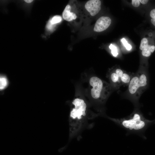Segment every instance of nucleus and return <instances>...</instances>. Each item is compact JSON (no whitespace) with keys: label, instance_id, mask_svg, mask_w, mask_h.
Here are the masks:
<instances>
[{"label":"nucleus","instance_id":"1","mask_svg":"<svg viewBox=\"0 0 155 155\" xmlns=\"http://www.w3.org/2000/svg\"><path fill=\"white\" fill-rule=\"evenodd\" d=\"M88 108L82 98L77 97L73 100L69 119V141L80 135L86 127L89 120L98 116L91 114Z\"/></svg>","mask_w":155,"mask_h":155},{"label":"nucleus","instance_id":"2","mask_svg":"<svg viewBox=\"0 0 155 155\" xmlns=\"http://www.w3.org/2000/svg\"><path fill=\"white\" fill-rule=\"evenodd\" d=\"M104 116L125 129L127 131V135L135 134L144 138H145L144 132L152 122L146 119L137 109L129 115L123 118L117 119Z\"/></svg>","mask_w":155,"mask_h":155},{"label":"nucleus","instance_id":"3","mask_svg":"<svg viewBox=\"0 0 155 155\" xmlns=\"http://www.w3.org/2000/svg\"><path fill=\"white\" fill-rule=\"evenodd\" d=\"M89 84L90 95L92 100L99 104L105 103L111 91L109 84L95 76L90 78Z\"/></svg>","mask_w":155,"mask_h":155},{"label":"nucleus","instance_id":"4","mask_svg":"<svg viewBox=\"0 0 155 155\" xmlns=\"http://www.w3.org/2000/svg\"><path fill=\"white\" fill-rule=\"evenodd\" d=\"M140 49L142 51L143 56L148 57L155 50V45L154 44H149L148 39L144 38L141 41Z\"/></svg>","mask_w":155,"mask_h":155},{"label":"nucleus","instance_id":"5","mask_svg":"<svg viewBox=\"0 0 155 155\" xmlns=\"http://www.w3.org/2000/svg\"><path fill=\"white\" fill-rule=\"evenodd\" d=\"M101 4V2L99 0H90L86 3L85 7L91 16H94L100 10Z\"/></svg>","mask_w":155,"mask_h":155},{"label":"nucleus","instance_id":"6","mask_svg":"<svg viewBox=\"0 0 155 155\" xmlns=\"http://www.w3.org/2000/svg\"><path fill=\"white\" fill-rule=\"evenodd\" d=\"M111 20L108 17H100L96 21L94 28V31L97 32L103 31L107 29L111 23Z\"/></svg>","mask_w":155,"mask_h":155},{"label":"nucleus","instance_id":"7","mask_svg":"<svg viewBox=\"0 0 155 155\" xmlns=\"http://www.w3.org/2000/svg\"><path fill=\"white\" fill-rule=\"evenodd\" d=\"M140 89L139 76H134L130 82L128 86L129 91L131 94L135 95Z\"/></svg>","mask_w":155,"mask_h":155},{"label":"nucleus","instance_id":"8","mask_svg":"<svg viewBox=\"0 0 155 155\" xmlns=\"http://www.w3.org/2000/svg\"><path fill=\"white\" fill-rule=\"evenodd\" d=\"M71 8L70 5H67L62 13L63 18L67 21H71L73 20H75L77 17L75 13L70 11Z\"/></svg>","mask_w":155,"mask_h":155},{"label":"nucleus","instance_id":"9","mask_svg":"<svg viewBox=\"0 0 155 155\" xmlns=\"http://www.w3.org/2000/svg\"><path fill=\"white\" fill-rule=\"evenodd\" d=\"M140 89L146 87L148 84V80L147 75L146 74L142 73L139 76Z\"/></svg>","mask_w":155,"mask_h":155},{"label":"nucleus","instance_id":"10","mask_svg":"<svg viewBox=\"0 0 155 155\" xmlns=\"http://www.w3.org/2000/svg\"><path fill=\"white\" fill-rule=\"evenodd\" d=\"M8 80L5 76H1L0 78V89L3 90L4 89L8 84Z\"/></svg>","mask_w":155,"mask_h":155},{"label":"nucleus","instance_id":"11","mask_svg":"<svg viewBox=\"0 0 155 155\" xmlns=\"http://www.w3.org/2000/svg\"><path fill=\"white\" fill-rule=\"evenodd\" d=\"M120 79L123 83L127 84L130 82V77L128 74L125 73H123L120 78Z\"/></svg>","mask_w":155,"mask_h":155},{"label":"nucleus","instance_id":"12","mask_svg":"<svg viewBox=\"0 0 155 155\" xmlns=\"http://www.w3.org/2000/svg\"><path fill=\"white\" fill-rule=\"evenodd\" d=\"M50 20L51 23L53 24H54L61 22L62 20V18L60 16L57 15L53 17Z\"/></svg>","mask_w":155,"mask_h":155},{"label":"nucleus","instance_id":"13","mask_svg":"<svg viewBox=\"0 0 155 155\" xmlns=\"http://www.w3.org/2000/svg\"><path fill=\"white\" fill-rule=\"evenodd\" d=\"M109 47L111 50V53L114 57H116L118 54L117 47L115 45L111 44Z\"/></svg>","mask_w":155,"mask_h":155},{"label":"nucleus","instance_id":"14","mask_svg":"<svg viewBox=\"0 0 155 155\" xmlns=\"http://www.w3.org/2000/svg\"><path fill=\"white\" fill-rule=\"evenodd\" d=\"M111 79L112 82L115 83L118 82L120 79L115 72H113L111 74Z\"/></svg>","mask_w":155,"mask_h":155},{"label":"nucleus","instance_id":"15","mask_svg":"<svg viewBox=\"0 0 155 155\" xmlns=\"http://www.w3.org/2000/svg\"><path fill=\"white\" fill-rule=\"evenodd\" d=\"M150 15L151 18V22L155 26V8L153 9L150 11Z\"/></svg>","mask_w":155,"mask_h":155},{"label":"nucleus","instance_id":"16","mask_svg":"<svg viewBox=\"0 0 155 155\" xmlns=\"http://www.w3.org/2000/svg\"><path fill=\"white\" fill-rule=\"evenodd\" d=\"M121 41L127 50H130L132 48L131 46L128 43L127 41L125 38H122Z\"/></svg>","mask_w":155,"mask_h":155},{"label":"nucleus","instance_id":"17","mask_svg":"<svg viewBox=\"0 0 155 155\" xmlns=\"http://www.w3.org/2000/svg\"><path fill=\"white\" fill-rule=\"evenodd\" d=\"M53 25L51 23V20H49L46 25L47 29L49 30H52L54 27Z\"/></svg>","mask_w":155,"mask_h":155},{"label":"nucleus","instance_id":"18","mask_svg":"<svg viewBox=\"0 0 155 155\" xmlns=\"http://www.w3.org/2000/svg\"><path fill=\"white\" fill-rule=\"evenodd\" d=\"M115 73L117 74L120 79L123 73V71L120 69H117L115 70Z\"/></svg>","mask_w":155,"mask_h":155},{"label":"nucleus","instance_id":"19","mask_svg":"<svg viewBox=\"0 0 155 155\" xmlns=\"http://www.w3.org/2000/svg\"><path fill=\"white\" fill-rule=\"evenodd\" d=\"M132 4L133 6L137 7L140 5V2L139 0H132Z\"/></svg>","mask_w":155,"mask_h":155},{"label":"nucleus","instance_id":"20","mask_svg":"<svg viewBox=\"0 0 155 155\" xmlns=\"http://www.w3.org/2000/svg\"><path fill=\"white\" fill-rule=\"evenodd\" d=\"M140 2L143 4H146L148 3V0H139Z\"/></svg>","mask_w":155,"mask_h":155},{"label":"nucleus","instance_id":"21","mask_svg":"<svg viewBox=\"0 0 155 155\" xmlns=\"http://www.w3.org/2000/svg\"><path fill=\"white\" fill-rule=\"evenodd\" d=\"M33 0H25L24 1L27 3H29L32 2Z\"/></svg>","mask_w":155,"mask_h":155}]
</instances>
